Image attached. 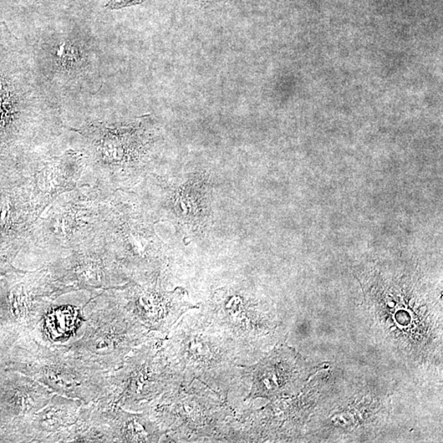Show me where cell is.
Instances as JSON below:
<instances>
[{
    "instance_id": "cell-1",
    "label": "cell",
    "mask_w": 443,
    "mask_h": 443,
    "mask_svg": "<svg viewBox=\"0 0 443 443\" xmlns=\"http://www.w3.org/2000/svg\"><path fill=\"white\" fill-rule=\"evenodd\" d=\"M35 67L60 104L98 93L104 81L103 54L95 35L81 29L47 30L35 35Z\"/></svg>"
},
{
    "instance_id": "cell-2",
    "label": "cell",
    "mask_w": 443,
    "mask_h": 443,
    "mask_svg": "<svg viewBox=\"0 0 443 443\" xmlns=\"http://www.w3.org/2000/svg\"><path fill=\"white\" fill-rule=\"evenodd\" d=\"M302 360L293 351L275 350L254 373V396H272L288 393L302 378Z\"/></svg>"
},
{
    "instance_id": "cell-3",
    "label": "cell",
    "mask_w": 443,
    "mask_h": 443,
    "mask_svg": "<svg viewBox=\"0 0 443 443\" xmlns=\"http://www.w3.org/2000/svg\"><path fill=\"white\" fill-rule=\"evenodd\" d=\"M147 0H110L105 8L111 10H117L141 4Z\"/></svg>"
},
{
    "instance_id": "cell-4",
    "label": "cell",
    "mask_w": 443,
    "mask_h": 443,
    "mask_svg": "<svg viewBox=\"0 0 443 443\" xmlns=\"http://www.w3.org/2000/svg\"><path fill=\"white\" fill-rule=\"evenodd\" d=\"M66 1H75V0H66Z\"/></svg>"
}]
</instances>
